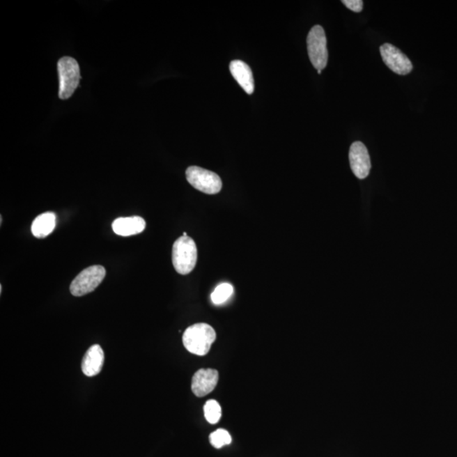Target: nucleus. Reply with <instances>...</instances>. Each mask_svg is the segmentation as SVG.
<instances>
[{"mask_svg": "<svg viewBox=\"0 0 457 457\" xmlns=\"http://www.w3.org/2000/svg\"><path fill=\"white\" fill-rule=\"evenodd\" d=\"M210 443L212 447L220 449L224 445L231 443V436L226 429L219 428L212 432L210 436Z\"/></svg>", "mask_w": 457, "mask_h": 457, "instance_id": "nucleus-16", "label": "nucleus"}, {"mask_svg": "<svg viewBox=\"0 0 457 457\" xmlns=\"http://www.w3.org/2000/svg\"><path fill=\"white\" fill-rule=\"evenodd\" d=\"M205 419L211 424H216L222 416V409L218 401H208L203 408Z\"/></svg>", "mask_w": 457, "mask_h": 457, "instance_id": "nucleus-15", "label": "nucleus"}, {"mask_svg": "<svg viewBox=\"0 0 457 457\" xmlns=\"http://www.w3.org/2000/svg\"><path fill=\"white\" fill-rule=\"evenodd\" d=\"M104 362V350L100 345H93L86 353L82 360V372L88 377L95 376L101 372Z\"/></svg>", "mask_w": 457, "mask_h": 457, "instance_id": "nucleus-11", "label": "nucleus"}, {"mask_svg": "<svg viewBox=\"0 0 457 457\" xmlns=\"http://www.w3.org/2000/svg\"><path fill=\"white\" fill-rule=\"evenodd\" d=\"M318 73L319 75H320V74L322 73V70H318Z\"/></svg>", "mask_w": 457, "mask_h": 457, "instance_id": "nucleus-18", "label": "nucleus"}, {"mask_svg": "<svg viewBox=\"0 0 457 457\" xmlns=\"http://www.w3.org/2000/svg\"><path fill=\"white\" fill-rule=\"evenodd\" d=\"M187 180L193 187L206 194H217L222 189V180L215 172L199 166H191L186 171Z\"/></svg>", "mask_w": 457, "mask_h": 457, "instance_id": "nucleus-6", "label": "nucleus"}, {"mask_svg": "<svg viewBox=\"0 0 457 457\" xmlns=\"http://www.w3.org/2000/svg\"><path fill=\"white\" fill-rule=\"evenodd\" d=\"M343 3L345 6L348 7L349 10L354 11V13H361L362 8H364V2L362 0H343Z\"/></svg>", "mask_w": 457, "mask_h": 457, "instance_id": "nucleus-17", "label": "nucleus"}, {"mask_svg": "<svg viewBox=\"0 0 457 457\" xmlns=\"http://www.w3.org/2000/svg\"><path fill=\"white\" fill-rule=\"evenodd\" d=\"M114 233L121 236H131L141 233L145 230L146 222L139 216L122 217L112 224Z\"/></svg>", "mask_w": 457, "mask_h": 457, "instance_id": "nucleus-10", "label": "nucleus"}, {"mask_svg": "<svg viewBox=\"0 0 457 457\" xmlns=\"http://www.w3.org/2000/svg\"><path fill=\"white\" fill-rule=\"evenodd\" d=\"M58 73L60 78L59 96L61 100H68L73 95L81 80L80 67L75 59L63 57L58 62Z\"/></svg>", "mask_w": 457, "mask_h": 457, "instance_id": "nucleus-3", "label": "nucleus"}, {"mask_svg": "<svg viewBox=\"0 0 457 457\" xmlns=\"http://www.w3.org/2000/svg\"><path fill=\"white\" fill-rule=\"evenodd\" d=\"M219 381V373L212 369H199L192 377V392L198 397L211 393Z\"/></svg>", "mask_w": 457, "mask_h": 457, "instance_id": "nucleus-9", "label": "nucleus"}, {"mask_svg": "<svg viewBox=\"0 0 457 457\" xmlns=\"http://www.w3.org/2000/svg\"><path fill=\"white\" fill-rule=\"evenodd\" d=\"M183 236H188L187 234L186 233V232H184Z\"/></svg>", "mask_w": 457, "mask_h": 457, "instance_id": "nucleus-19", "label": "nucleus"}, {"mask_svg": "<svg viewBox=\"0 0 457 457\" xmlns=\"http://www.w3.org/2000/svg\"><path fill=\"white\" fill-rule=\"evenodd\" d=\"M350 168L358 179L364 180L369 175L371 161L367 148L361 141H355L350 148Z\"/></svg>", "mask_w": 457, "mask_h": 457, "instance_id": "nucleus-8", "label": "nucleus"}, {"mask_svg": "<svg viewBox=\"0 0 457 457\" xmlns=\"http://www.w3.org/2000/svg\"><path fill=\"white\" fill-rule=\"evenodd\" d=\"M307 53L311 63L315 69L323 70L328 63V49L324 29L321 26H314L310 30L307 38Z\"/></svg>", "mask_w": 457, "mask_h": 457, "instance_id": "nucleus-4", "label": "nucleus"}, {"mask_svg": "<svg viewBox=\"0 0 457 457\" xmlns=\"http://www.w3.org/2000/svg\"><path fill=\"white\" fill-rule=\"evenodd\" d=\"M233 286L228 283L220 284L211 294V300L215 305L223 304L233 295Z\"/></svg>", "mask_w": 457, "mask_h": 457, "instance_id": "nucleus-14", "label": "nucleus"}, {"mask_svg": "<svg viewBox=\"0 0 457 457\" xmlns=\"http://www.w3.org/2000/svg\"><path fill=\"white\" fill-rule=\"evenodd\" d=\"M198 261V249L196 243L189 236H181L176 240L172 248V263L177 273L190 274Z\"/></svg>", "mask_w": 457, "mask_h": 457, "instance_id": "nucleus-2", "label": "nucleus"}, {"mask_svg": "<svg viewBox=\"0 0 457 457\" xmlns=\"http://www.w3.org/2000/svg\"><path fill=\"white\" fill-rule=\"evenodd\" d=\"M215 340V330L204 323L188 327L183 337L185 348L189 353L198 356L207 355Z\"/></svg>", "mask_w": 457, "mask_h": 457, "instance_id": "nucleus-1", "label": "nucleus"}, {"mask_svg": "<svg viewBox=\"0 0 457 457\" xmlns=\"http://www.w3.org/2000/svg\"><path fill=\"white\" fill-rule=\"evenodd\" d=\"M106 270L104 267L94 265L86 268L70 284V291L74 297H82L93 293L104 281Z\"/></svg>", "mask_w": 457, "mask_h": 457, "instance_id": "nucleus-5", "label": "nucleus"}, {"mask_svg": "<svg viewBox=\"0 0 457 457\" xmlns=\"http://www.w3.org/2000/svg\"><path fill=\"white\" fill-rule=\"evenodd\" d=\"M230 70L235 80L247 94L254 92V79L253 72L248 65L242 61H234L231 63Z\"/></svg>", "mask_w": 457, "mask_h": 457, "instance_id": "nucleus-12", "label": "nucleus"}, {"mask_svg": "<svg viewBox=\"0 0 457 457\" xmlns=\"http://www.w3.org/2000/svg\"><path fill=\"white\" fill-rule=\"evenodd\" d=\"M380 54L385 64L393 72L405 76L412 72L413 65L411 61L407 55L391 43H385L380 47Z\"/></svg>", "mask_w": 457, "mask_h": 457, "instance_id": "nucleus-7", "label": "nucleus"}, {"mask_svg": "<svg viewBox=\"0 0 457 457\" xmlns=\"http://www.w3.org/2000/svg\"><path fill=\"white\" fill-rule=\"evenodd\" d=\"M56 226V215L47 212L37 217L31 224V232L35 238H45L52 233Z\"/></svg>", "mask_w": 457, "mask_h": 457, "instance_id": "nucleus-13", "label": "nucleus"}]
</instances>
